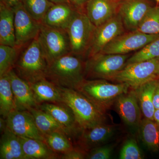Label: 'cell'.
Returning a JSON list of instances; mask_svg holds the SVG:
<instances>
[{"label": "cell", "mask_w": 159, "mask_h": 159, "mask_svg": "<svg viewBox=\"0 0 159 159\" xmlns=\"http://www.w3.org/2000/svg\"><path fill=\"white\" fill-rule=\"evenodd\" d=\"M37 39L48 64L71 53L70 39L66 30L50 28L41 24Z\"/></svg>", "instance_id": "8"}, {"label": "cell", "mask_w": 159, "mask_h": 159, "mask_svg": "<svg viewBox=\"0 0 159 159\" xmlns=\"http://www.w3.org/2000/svg\"><path fill=\"white\" fill-rule=\"evenodd\" d=\"M85 60L70 53L49 64L46 78L60 88L77 89L85 78Z\"/></svg>", "instance_id": "1"}, {"label": "cell", "mask_w": 159, "mask_h": 159, "mask_svg": "<svg viewBox=\"0 0 159 159\" xmlns=\"http://www.w3.org/2000/svg\"><path fill=\"white\" fill-rule=\"evenodd\" d=\"M16 110L11 83L8 74L0 76V114L6 119L9 114Z\"/></svg>", "instance_id": "26"}, {"label": "cell", "mask_w": 159, "mask_h": 159, "mask_svg": "<svg viewBox=\"0 0 159 159\" xmlns=\"http://www.w3.org/2000/svg\"><path fill=\"white\" fill-rule=\"evenodd\" d=\"M119 0H89L84 13L96 26L108 21L118 13Z\"/></svg>", "instance_id": "17"}, {"label": "cell", "mask_w": 159, "mask_h": 159, "mask_svg": "<svg viewBox=\"0 0 159 159\" xmlns=\"http://www.w3.org/2000/svg\"><path fill=\"white\" fill-rule=\"evenodd\" d=\"M158 80H155L146 83L135 90L142 115L145 118L152 120L155 111L153 102L154 93Z\"/></svg>", "instance_id": "24"}, {"label": "cell", "mask_w": 159, "mask_h": 159, "mask_svg": "<svg viewBox=\"0 0 159 159\" xmlns=\"http://www.w3.org/2000/svg\"><path fill=\"white\" fill-rule=\"evenodd\" d=\"M29 84L39 105L43 102H63L59 87L47 78H42Z\"/></svg>", "instance_id": "20"}, {"label": "cell", "mask_w": 159, "mask_h": 159, "mask_svg": "<svg viewBox=\"0 0 159 159\" xmlns=\"http://www.w3.org/2000/svg\"><path fill=\"white\" fill-rule=\"evenodd\" d=\"M12 9L14 12L16 45L18 48H23L37 38L41 24L31 17L22 3Z\"/></svg>", "instance_id": "11"}, {"label": "cell", "mask_w": 159, "mask_h": 159, "mask_svg": "<svg viewBox=\"0 0 159 159\" xmlns=\"http://www.w3.org/2000/svg\"><path fill=\"white\" fill-rule=\"evenodd\" d=\"M129 89V87L125 84L112 83L104 79H85L76 90L106 113L119 96L127 93Z\"/></svg>", "instance_id": "3"}, {"label": "cell", "mask_w": 159, "mask_h": 159, "mask_svg": "<svg viewBox=\"0 0 159 159\" xmlns=\"http://www.w3.org/2000/svg\"><path fill=\"white\" fill-rule=\"evenodd\" d=\"M6 120L7 128L18 136L44 142L43 136L38 129L29 111H14L9 114Z\"/></svg>", "instance_id": "13"}, {"label": "cell", "mask_w": 159, "mask_h": 159, "mask_svg": "<svg viewBox=\"0 0 159 159\" xmlns=\"http://www.w3.org/2000/svg\"><path fill=\"white\" fill-rule=\"evenodd\" d=\"M77 11L70 4H54L47 11L41 24L50 28L66 31Z\"/></svg>", "instance_id": "19"}, {"label": "cell", "mask_w": 159, "mask_h": 159, "mask_svg": "<svg viewBox=\"0 0 159 159\" xmlns=\"http://www.w3.org/2000/svg\"><path fill=\"white\" fill-rule=\"evenodd\" d=\"M153 121L159 126V109H155L153 115Z\"/></svg>", "instance_id": "40"}, {"label": "cell", "mask_w": 159, "mask_h": 159, "mask_svg": "<svg viewBox=\"0 0 159 159\" xmlns=\"http://www.w3.org/2000/svg\"><path fill=\"white\" fill-rule=\"evenodd\" d=\"M153 102L155 109H159V79L154 93Z\"/></svg>", "instance_id": "38"}, {"label": "cell", "mask_w": 159, "mask_h": 159, "mask_svg": "<svg viewBox=\"0 0 159 159\" xmlns=\"http://www.w3.org/2000/svg\"></svg>", "instance_id": "45"}, {"label": "cell", "mask_w": 159, "mask_h": 159, "mask_svg": "<svg viewBox=\"0 0 159 159\" xmlns=\"http://www.w3.org/2000/svg\"><path fill=\"white\" fill-rule=\"evenodd\" d=\"M135 31L148 34H159V6L152 7Z\"/></svg>", "instance_id": "30"}, {"label": "cell", "mask_w": 159, "mask_h": 159, "mask_svg": "<svg viewBox=\"0 0 159 159\" xmlns=\"http://www.w3.org/2000/svg\"><path fill=\"white\" fill-rule=\"evenodd\" d=\"M154 6L151 0L120 1L118 14L126 31H135L149 9Z\"/></svg>", "instance_id": "12"}, {"label": "cell", "mask_w": 159, "mask_h": 159, "mask_svg": "<svg viewBox=\"0 0 159 159\" xmlns=\"http://www.w3.org/2000/svg\"><path fill=\"white\" fill-rule=\"evenodd\" d=\"M116 146V143L98 146L89 151L86 158L89 159H108L110 158Z\"/></svg>", "instance_id": "34"}, {"label": "cell", "mask_w": 159, "mask_h": 159, "mask_svg": "<svg viewBox=\"0 0 159 159\" xmlns=\"http://www.w3.org/2000/svg\"><path fill=\"white\" fill-rule=\"evenodd\" d=\"M155 1L157 2V5H158V4H159V0H155Z\"/></svg>", "instance_id": "42"}, {"label": "cell", "mask_w": 159, "mask_h": 159, "mask_svg": "<svg viewBox=\"0 0 159 159\" xmlns=\"http://www.w3.org/2000/svg\"><path fill=\"white\" fill-rule=\"evenodd\" d=\"M39 108L50 114L67 131L70 135L82 131L77 123L73 111L63 102H43Z\"/></svg>", "instance_id": "18"}, {"label": "cell", "mask_w": 159, "mask_h": 159, "mask_svg": "<svg viewBox=\"0 0 159 159\" xmlns=\"http://www.w3.org/2000/svg\"><path fill=\"white\" fill-rule=\"evenodd\" d=\"M89 0H69L71 6L77 11L84 12L86 4Z\"/></svg>", "instance_id": "36"}, {"label": "cell", "mask_w": 159, "mask_h": 159, "mask_svg": "<svg viewBox=\"0 0 159 159\" xmlns=\"http://www.w3.org/2000/svg\"><path fill=\"white\" fill-rule=\"evenodd\" d=\"M7 128V122L6 119L2 117L0 118V130L1 134H2L4 131Z\"/></svg>", "instance_id": "39"}, {"label": "cell", "mask_w": 159, "mask_h": 159, "mask_svg": "<svg viewBox=\"0 0 159 159\" xmlns=\"http://www.w3.org/2000/svg\"><path fill=\"white\" fill-rule=\"evenodd\" d=\"M48 65L36 38L21 49L13 70L20 77L30 83L46 78Z\"/></svg>", "instance_id": "4"}, {"label": "cell", "mask_w": 159, "mask_h": 159, "mask_svg": "<svg viewBox=\"0 0 159 159\" xmlns=\"http://www.w3.org/2000/svg\"><path fill=\"white\" fill-rule=\"evenodd\" d=\"M29 111L32 115L36 126L43 136L55 132L70 135L63 126L45 111L36 107L31 109Z\"/></svg>", "instance_id": "25"}, {"label": "cell", "mask_w": 159, "mask_h": 159, "mask_svg": "<svg viewBox=\"0 0 159 159\" xmlns=\"http://www.w3.org/2000/svg\"><path fill=\"white\" fill-rule=\"evenodd\" d=\"M43 137L44 142L49 148L59 155L74 148L68 136L66 134L55 132L45 135Z\"/></svg>", "instance_id": "29"}, {"label": "cell", "mask_w": 159, "mask_h": 159, "mask_svg": "<svg viewBox=\"0 0 159 159\" xmlns=\"http://www.w3.org/2000/svg\"><path fill=\"white\" fill-rule=\"evenodd\" d=\"M159 57V37L142 48L131 55L126 61L125 66L133 63L145 61Z\"/></svg>", "instance_id": "31"}, {"label": "cell", "mask_w": 159, "mask_h": 159, "mask_svg": "<svg viewBox=\"0 0 159 159\" xmlns=\"http://www.w3.org/2000/svg\"><path fill=\"white\" fill-rule=\"evenodd\" d=\"M49 1L54 4H70L69 0H49Z\"/></svg>", "instance_id": "41"}, {"label": "cell", "mask_w": 159, "mask_h": 159, "mask_svg": "<svg viewBox=\"0 0 159 159\" xmlns=\"http://www.w3.org/2000/svg\"><path fill=\"white\" fill-rule=\"evenodd\" d=\"M22 3L31 17L40 23L47 11L54 5L49 0H22Z\"/></svg>", "instance_id": "32"}, {"label": "cell", "mask_w": 159, "mask_h": 159, "mask_svg": "<svg viewBox=\"0 0 159 159\" xmlns=\"http://www.w3.org/2000/svg\"><path fill=\"white\" fill-rule=\"evenodd\" d=\"M1 2L11 9H13L22 3V0H1Z\"/></svg>", "instance_id": "37"}, {"label": "cell", "mask_w": 159, "mask_h": 159, "mask_svg": "<svg viewBox=\"0 0 159 159\" xmlns=\"http://www.w3.org/2000/svg\"><path fill=\"white\" fill-rule=\"evenodd\" d=\"M119 1H121V0H119Z\"/></svg>", "instance_id": "44"}, {"label": "cell", "mask_w": 159, "mask_h": 159, "mask_svg": "<svg viewBox=\"0 0 159 159\" xmlns=\"http://www.w3.org/2000/svg\"><path fill=\"white\" fill-rule=\"evenodd\" d=\"M159 34H144L137 31H125L107 44L100 53L108 54H129L140 50L158 37Z\"/></svg>", "instance_id": "9"}, {"label": "cell", "mask_w": 159, "mask_h": 159, "mask_svg": "<svg viewBox=\"0 0 159 159\" xmlns=\"http://www.w3.org/2000/svg\"><path fill=\"white\" fill-rule=\"evenodd\" d=\"M0 44L16 47L14 12L1 2L0 3Z\"/></svg>", "instance_id": "22"}, {"label": "cell", "mask_w": 159, "mask_h": 159, "mask_svg": "<svg viewBox=\"0 0 159 159\" xmlns=\"http://www.w3.org/2000/svg\"><path fill=\"white\" fill-rule=\"evenodd\" d=\"M125 31L121 18L118 13L108 21L96 27L85 54V59L100 53L107 44Z\"/></svg>", "instance_id": "10"}, {"label": "cell", "mask_w": 159, "mask_h": 159, "mask_svg": "<svg viewBox=\"0 0 159 159\" xmlns=\"http://www.w3.org/2000/svg\"><path fill=\"white\" fill-rule=\"evenodd\" d=\"M0 159H26L19 137L7 128L0 140Z\"/></svg>", "instance_id": "23"}, {"label": "cell", "mask_w": 159, "mask_h": 159, "mask_svg": "<svg viewBox=\"0 0 159 159\" xmlns=\"http://www.w3.org/2000/svg\"><path fill=\"white\" fill-rule=\"evenodd\" d=\"M87 152L83 149L74 148L65 153L59 155V159H83L86 158Z\"/></svg>", "instance_id": "35"}, {"label": "cell", "mask_w": 159, "mask_h": 159, "mask_svg": "<svg viewBox=\"0 0 159 159\" xmlns=\"http://www.w3.org/2000/svg\"><path fill=\"white\" fill-rule=\"evenodd\" d=\"M19 139L26 159H59V154L51 150L44 142L24 137Z\"/></svg>", "instance_id": "21"}, {"label": "cell", "mask_w": 159, "mask_h": 159, "mask_svg": "<svg viewBox=\"0 0 159 159\" xmlns=\"http://www.w3.org/2000/svg\"><path fill=\"white\" fill-rule=\"evenodd\" d=\"M22 48L0 44V76L14 69Z\"/></svg>", "instance_id": "28"}, {"label": "cell", "mask_w": 159, "mask_h": 159, "mask_svg": "<svg viewBox=\"0 0 159 159\" xmlns=\"http://www.w3.org/2000/svg\"><path fill=\"white\" fill-rule=\"evenodd\" d=\"M140 136L145 146L152 151H159V126L153 120L144 118L139 127Z\"/></svg>", "instance_id": "27"}, {"label": "cell", "mask_w": 159, "mask_h": 159, "mask_svg": "<svg viewBox=\"0 0 159 159\" xmlns=\"http://www.w3.org/2000/svg\"><path fill=\"white\" fill-rule=\"evenodd\" d=\"M96 27L84 12L77 11L66 30L72 53L85 59Z\"/></svg>", "instance_id": "7"}, {"label": "cell", "mask_w": 159, "mask_h": 159, "mask_svg": "<svg viewBox=\"0 0 159 159\" xmlns=\"http://www.w3.org/2000/svg\"><path fill=\"white\" fill-rule=\"evenodd\" d=\"M59 88L63 102L68 106L73 111L77 123L82 130L106 123V113L86 97L75 89Z\"/></svg>", "instance_id": "2"}, {"label": "cell", "mask_w": 159, "mask_h": 159, "mask_svg": "<svg viewBox=\"0 0 159 159\" xmlns=\"http://www.w3.org/2000/svg\"><path fill=\"white\" fill-rule=\"evenodd\" d=\"M130 89L119 96L114 104L116 110L125 125L133 129H139L142 121V111L135 90Z\"/></svg>", "instance_id": "14"}, {"label": "cell", "mask_w": 159, "mask_h": 159, "mask_svg": "<svg viewBox=\"0 0 159 159\" xmlns=\"http://www.w3.org/2000/svg\"><path fill=\"white\" fill-rule=\"evenodd\" d=\"M119 159H142L143 154L139 148L135 139H128L124 143L120 151Z\"/></svg>", "instance_id": "33"}, {"label": "cell", "mask_w": 159, "mask_h": 159, "mask_svg": "<svg viewBox=\"0 0 159 159\" xmlns=\"http://www.w3.org/2000/svg\"><path fill=\"white\" fill-rule=\"evenodd\" d=\"M130 54L99 53L85 60V77L108 80L125 66Z\"/></svg>", "instance_id": "6"}, {"label": "cell", "mask_w": 159, "mask_h": 159, "mask_svg": "<svg viewBox=\"0 0 159 159\" xmlns=\"http://www.w3.org/2000/svg\"><path fill=\"white\" fill-rule=\"evenodd\" d=\"M119 126L106 123L82 131L79 139L81 149L86 152L104 145L116 134Z\"/></svg>", "instance_id": "15"}, {"label": "cell", "mask_w": 159, "mask_h": 159, "mask_svg": "<svg viewBox=\"0 0 159 159\" xmlns=\"http://www.w3.org/2000/svg\"><path fill=\"white\" fill-rule=\"evenodd\" d=\"M159 79V57L129 64L108 81L127 84L130 89L136 90L152 80Z\"/></svg>", "instance_id": "5"}, {"label": "cell", "mask_w": 159, "mask_h": 159, "mask_svg": "<svg viewBox=\"0 0 159 159\" xmlns=\"http://www.w3.org/2000/svg\"><path fill=\"white\" fill-rule=\"evenodd\" d=\"M14 95L16 110H31L39 107L34 93L29 82L16 74L13 69L8 73Z\"/></svg>", "instance_id": "16"}, {"label": "cell", "mask_w": 159, "mask_h": 159, "mask_svg": "<svg viewBox=\"0 0 159 159\" xmlns=\"http://www.w3.org/2000/svg\"><path fill=\"white\" fill-rule=\"evenodd\" d=\"M158 5V6H159V4H158V5Z\"/></svg>", "instance_id": "43"}]
</instances>
